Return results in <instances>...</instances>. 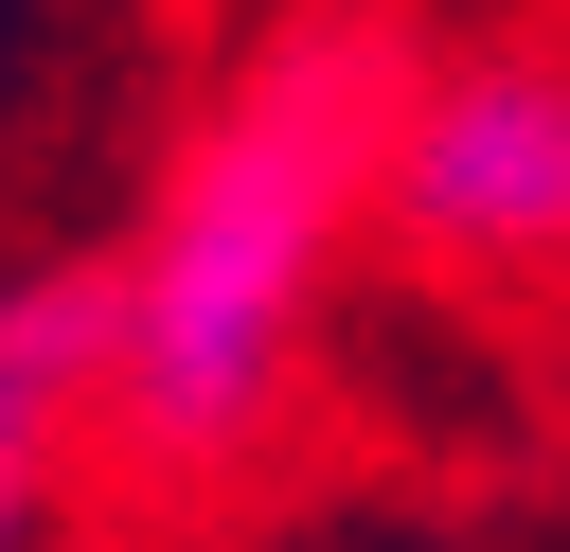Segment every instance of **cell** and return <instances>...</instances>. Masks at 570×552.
Returning a JSON list of instances; mask_svg holds the SVG:
<instances>
[{"instance_id":"cell-1","label":"cell","mask_w":570,"mask_h":552,"mask_svg":"<svg viewBox=\"0 0 570 552\" xmlns=\"http://www.w3.org/2000/svg\"><path fill=\"white\" fill-rule=\"evenodd\" d=\"M392 125H410V53L374 18H285L214 89L142 249L107 267V427L142 463H232L267 427V392L321 321V267L392 196Z\"/></svg>"},{"instance_id":"cell-2","label":"cell","mask_w":570,"mask_h":552,"mask_svg":"<svg viewBox=\"0 0 570 552\" xmlns=\"http://www.w3.org/2000/svg\"><path fill=\"white\" fill-rule=\"evenodd\" d=\"M392 231L463 285H552L570 267V36H481V53L410 71Z\"/></svg>"},{"instance_id":"cell-3","label":"cell","mask_w":570,"mask_h":552,"mask_svg":"<svg viewBox=\"0 0 570 552\" xmlns=\"http://www.w3.org/2000/svg\"><path fill=\"white\" fill-rule=\"evenodd\" d=\"M71 410H107V285H89V267H36V285H0V552H18L36 445H53Z\"/></svg>"}]
</instances>
